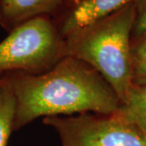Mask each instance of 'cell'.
I'll list each match as a JSON object with an SVG mask.
<instances>
[{
	"label": "cell",
	"instance_id": "obj_9",
	"mask_svg": "<svg viewBox=\"0 0 146 146\" xmlns=\"http://www.w3.org/2000/svg\"><path fill=\"white\" fill-rule=\"evenodd\" d=\"M136 18L131 36H138L146 32V0H135Z\"/></svg>",
	"mask_w": 146,
	"mask_h": 146
},
{
	"label": "cell",
	"instance_id": "obj_6",
	"mask_svg": "<svg viewBox=\"0 0 146 146\" xmlns=\"http://www.w3.org/2000/svg\"><path fill=\"white\" fill-rule=\"evenodd\" d=\"M64 0H0V26L9 33L39 16L53 17Z\"/></svg>",
	"mask_w": 146,
	"mask_h": 146
},
{
	"label": "cell",
	"instance_id": "obj_11",
	"mask_svg": "<svg viewBox=\"0 0 146 146\" xmlns=\"http://www.w3.org/2000/svg\"><path fill=\"white\" fill-rule=\"evenodd\" d=\"M133 84L146 85V58L133 61Z\"/></svg>",
	"mask_w": 146,
	"mask_h": 146
},
{
	"label": "cell",
	"instance_id": "obj_12",
	"mask_svg": "<svg viewBox=\"0 0 146 146\" xmlns=\"http://www.w3.org/2000/svg\"><path fill=\"white\" fill-rule=\"evenodd\" d=\"M1 80H2V76H0V82H1Z\"/></svg>",
	"mask_w": 146,
	"mask_h": 146
},
{
	"label": "cell",
	"instance_id": "obj_10",
	"mask_svg": "<svg viewBox=\"0 0 146 146\" xmlns=\"http://www.w3.org/2000/svg\"><path fill=\"white\" fill-rule=\"evenodd\" d=\"M131 54L133 61L146 58V32L131 42Z\"/></svg>",
	"mask_w": 146,
	"mask_h": 146
},
{
	"label": "cell",
	"instance_id": "obj_7",
	"mask_svg": "<svg viewBox=\"0 0 146 146\" xmlns=\"http://www.w3.org/2000/svg\"><path fill=\"white\" fill-rule=\"evenodd\" d=\"M114 115L146 133V85L134 84Z\"/></svg>",
	"mask_w": 146,
	"mask_h": 146
},
{
	"label": "cell",
	"instance_id": "obj_3",
	"mask_svg": "<svg viewBox=\"0 0 146 146\" xmlns=\"http://www.w3.org/2000/svg\"><path fill=\"white\" fill-rule=\"evenodd\" d=\"M66 56L65 41L50 16H39L8 33L0 42V76L38 75Z\"/></svg>",
	"mask_w": 146,
	"mask_h": 146
},
{
	"label": "cell",
	"instance_id": "obj_8",
	"mask_svg": "<svg viewBox=\"0 0 146 146\" xmlns=\"http://www.w3.org/2000/svg\"><path fill=\"white\" fill-rule=\"evenodd\" d=\"M2 76L0 82V146H7L13 131L15 101L9 84Z\"/></svg>",
	"mask_w": 146,
	"mask_h": 146
},
{
	"label": "cell",
	"instance_id": "obj_5",
	"mask_svg": "<svg viewBox=\"0 0 146 146\" xmlns=\"http://www.w3.org/2000/svg\"><path fill=\"white\" fill-rule=\"evenodd\" d=\"M135 0H64L52 19L65 38L80 28L109 16Z\"/></svg>",
	"mask_w": 146,
	"mask_h": 146
},
{
	"label": "cell",
	"instance_id": "obj_1",
	"mask_svg": "<svg viewBox=\"0 0 146 146\" xmlns=\"http://www.w3.org/2000/svg\"><path fill=\"white\" fill-rule=\"evenodd\" d=\"M2 76L15 101L13 131L40 117L114 115L120 106L115 90L98 71L69 55L42 74L14 72Z\"/></svg>",
	"mask_w": 146,
	"mask_h": 146
},
{
	"label": "cell",
	"instance_id": "obj_4",
	"mask_svg": "<svg viewBox=\"0 0 146 146\" xmlns=\"http://www.w3.org/2000/svg\"><path fill=\"white\" fill-rule=\"evenodd\" d=\"M46 125L57 132L61 146H146V133L115 115L50 116Z\"/></svg>",
	"mask_w": 146,
	"mask_h": 146
},
{
	"label": "cell",
	"instance_id": "obj_2",
	"mask_svg": "<svg viewBox=\"0 0 146 146\" xmlns=\"http://www.w3.org/2000/svg\"><path fill=\"white\" fill-rule=\"evenodd\" d=\"M135 18L134 1L64 38L66 55L98 71L115 90L120 104L134 84L131 34Z\"/></svg>",
	"mask_w": 146,
	"mask_h": 146
}]
</instances>
